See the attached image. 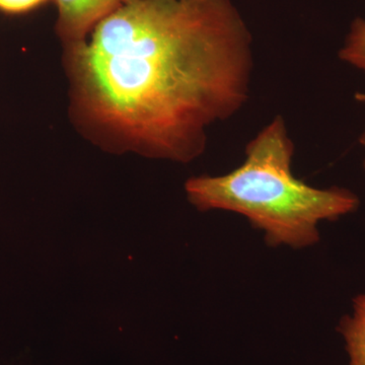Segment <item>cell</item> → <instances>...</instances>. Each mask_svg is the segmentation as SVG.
Returning a JSON list of instances; mask_svg holds the SVG:
<instances>
[{
  "mask_svg": "<svg viewBox=\"0 0 365 365\" xmlns=\"http://www.w3.org/2000/svg\"><path fill=\"white\" fill-rule=\"evenodd\" d=\"M66 54L81 116L146 157L191 162L249 98L252 35L232 0H123Z\"/></svg>",
  "mask_w": 365,
  "mask_h": 365,
  "instance_id": "obj_1",
  "label": "cell"
},
{
  "mask_svg": "<svg viewBox=\"0 0 365 365\" xmlns=\"http://www.w3.org/2000/svg\"><path fill=\"white\" fill-rule=\"evenodd\" d=\"M294 145L281 116L246 148L239 168L218 177L191 178L187 196L198 210L239 213L262 230L269 246L302 249L319 240V223L354 212L359 197L347 189L314 188L294 177Z\"/></svg>",
  "mask_w": 365,
  "mask_h": 365,
  "instance_id": "obj_2",
  "label": "cell"
},
{
  "mask_svg": "<svg viewBox=\"0 0 365 365\" xmlns=\"http://www.w3.org/2000/svg\"><path fill=\"white\" fill-rule=\"evenodd\" d=\"M122 2L123 0H56V32L66 48L86 42L88 34Z\"/></svg>",
  "mask_w": 365,
  "mask_h": 365,
  "instance_id": "obj_3",
  "label": "cell"
},
{
  "mask_svg": "<svg viewBox=\"0 0 365 365\" xmlns=\"http://www.w3.org/2000/svg\"><path fill=\"white\" fill-rule=\"evenodd\" d=\"M338 331L344 337L349 365H365V294L353 300V313L341 319Z\"/></svg>",
  "mask_w": 365,
  "mask_h": 365,
  "instance_id": "obj_4",
  "label": "cell"
},
{
  "mask_svg": "<svg viewBox=\"0 0 365 365\" xmlns=\"http://www.w3.org/2000/svg\"><path fill=\"white\" fill-rule=\"evenodd\" d=\"M339 57L365 73V20L356 18L350 26L344 45L341 48Z\"/></svg>",
  "mask_w": 365,
  "mask_h": 365,
  "instance_id": "obj_5",
  "label": "cell"
},
{
  "mask_svg": "<svg viewBox=\"0 0 365 365\" xmlns=\"http://www.w3.org/2000/svg\"><path fill=\"white\" fill-rule=\"evenodd\" d=\"M47 0H0V11L9 14H21L41 6Z\"/></svg>",
  "mask_w": 365,
  "mask_h": 365,
  "instance_id": "obj_6",
  "label": "cell"
},
{
  "mask_svg": "<svg viewBox=\"0 0 365 365\" xmlns=\"http://www.w3.org/2000/svg\"><path fill=\"white\" fill-rule=\"evenodd\" d=\"M355 100H356L357 102L365 104V93H357L356 95H355Z\"/></svg>",
  "mask_w": 365,
  "mask_h": 365,
  "instance_id": "obj_7",
  "label": "cell"
},
{
  "mask_svg": "<svg viewBox=\"0 0 365 365\" xmlns=\"http://www.w3.org/2000/svg\"><path fill=\"white\" fill-rule=\"evenodd\" d=\"M359 143L361 144L362 146H364V148L365 150V128L364 132H362L361 135L359 137ZM364 170H365V158L364 160Z\"/></svg>",
  "mask_w": 365,
  "mask_h": 365,
  "instance_id": "obj_8",
  "label": "cell"
}]
</instances>
